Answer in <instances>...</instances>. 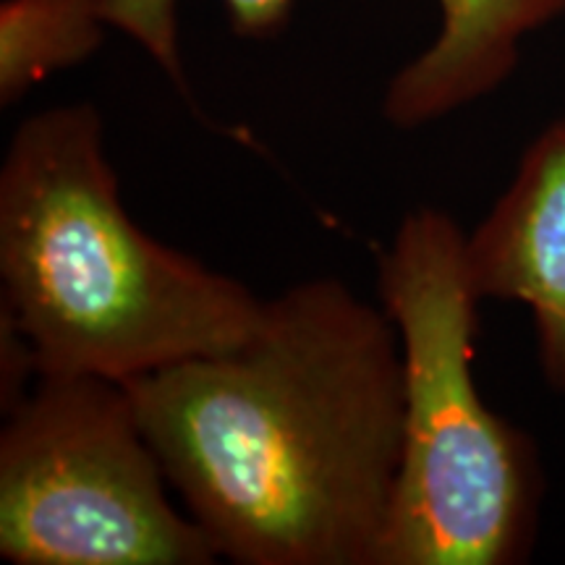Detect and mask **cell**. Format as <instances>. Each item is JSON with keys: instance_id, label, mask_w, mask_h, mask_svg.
Masks as SVG:
<instances>
[{"instance_id": "obj_6", "label": "cell", "mask_w": 565, "mask_h": 565, "mask_svg": "<svg viewBox=\"0 0 565 565\" xmlns=\"http://www.w3.org/2000/svg\"><path fill=\"white\" fill-rule=\"evenodd\" d=\"M466 270L479 299L532 309L542 372L565 393V118L529 145L508 192L466 238Z\"/></svg>"}, {"instance_id": "obj_5", "label": "cell", "mask_w": 565, "mask_h": 565, "mask_svg": "<svg viewBox=\"0 0 565 565\" xmlns=\"http://www.w3.org/2000/svg\"><path fill=\"white\" fill-rule=\"evenodd\" d=\"M238 38L265 40L286 30L291 0H223ZM440 32L385 89L383 113L416 129L498 89L519 66L521 40L563 17L565 0H437ZM110 30L141 45L186 89L179 42V0H103Z\"/></svg>"}, {"instance_id": "obj_7", "label": "cell", "mask_w": 565, "mask_h": 565, "mask_svg": "<svg viewBox=\"0 0 565 565\" xmlns=\"http://www.w3.org/2000/svg\"><path fill=\"white\" fill-rule=\"evenodd\" d=\"M108 30L103 0H3L0 105H17L47 76L92 58Z\"/></svg>"}, {"instance_id": "obj_1", "label": "cell", "mask_w": 565, "mask_h": 565, "mask_svg": "<svg viewBox=\"0 0 565 565\" xmlns=\"http://www.w3.org/2000/svg\"><path fill=\"white\" fill-rule=\"evenodd\" d=\"M126 385L217 555L377 565L404 443V359L385 309L335 278L296 282L236 349Z\"/></svg>"}, {"instance_id": "obj_4", "label": "cell", "mask_w": 565, "mask_h": 565, "mask_svg": "<svg viewBox=\"0 0 565 565\" xmlns=\"http://www.w3.org/2000/svg\"><path fill=\"white\" fill-rule=\"evenodd\" d=\"M0 433V557L13 565H210L217 550L168 498L129 385L51 374Z\"/></svg>"}, {"instance_id": "obj_8", "label": "cell", "mask_w": 565, "mask_h": 565, "mask_svg": "<svg viewBox=\"0 0 565 565\" xmlns=\"http://www.w3.org/2000/svg\"><path fill=\"white\" fill-rule=\"evenodd\" d=\"M30 377H40L32 343L9 315L0 312V404L11 414L26 398Z\"/></svg>"}, {"instance_id": "obj_3", "label": "cell", "mask_w": 565, "mask_h": 565, "mask_svg": "<svg viewBox=\"0 0 565 565\" xmlns=\"http://www.w3.org/2000/svg\"><path fill=\"white\" fill-rule=\"evenodd\" d=\"M380 299L401 338L404 443L377 565H513L536 532V445L479 398V296L454 217H404L380 257Z\"/></svg>"}, {"instance_id": "obj_2", "label": "cell", "mask_w": 565, "mask_h": 565, "mask_svg": "<svg viewBox=\"0 0 565 565\" xmlns=\"http://www.w3.org/2000/svg\"><path fill=\"white\" fill-rule=\"evenodd\" d=\"M3 307L40 377L129 383L223 353L257 330L265 301L244 282L147 236L126 212L87 103L19 124L0 168Z\"/></svg>"}]
</instances>
